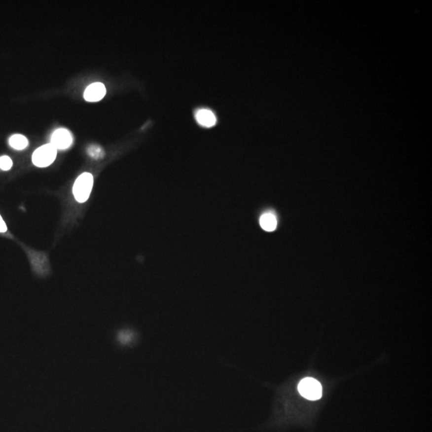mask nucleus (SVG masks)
<instances>
[{
  "instance_id": "nucleus-1",
  "label": "nucleus",
  "mask_w": 432,
  "mask_h": 432,
  "mask_svg": "<svg viewBox=\"0 0 432 432\" xmlns=\"http://www.w3.org/2000/svg\"><path fill=\"white\" fill-rule=\"evenodd\" d=\"M94 177L91 173L84 172L78 176L73 186V195L78 203H85L89 199L93 187Z\"/></svg>"
},
{
  "instance_id": "nucleus-2",
  "label": "nucleus",
  "mask_w": 432,
  "mask_h": 432,
  "mask_svg": "<svg viewBox=\"0 0 432 432\" xmlns=\"http://www.w3.org/2000/svg\"><path fill=\"white\" fill-rule=\"evenodd\" d=\"M57 150L51 144H45L35 150L32 155V162L36 167L46 168L55 161Z\"/></svg>"
},
{
  "instance_id": "nucleus-3",
  "label": "nucleus",
  "mask_w": 432,
  "mask_h": 432,
  "mask_svg": "<svg viewBox=\"0 0 432 432\" xmlns=\"http://www.w3.org/2000/svg\"><path fill=\"white\" fill-rule=\"evenodd\" d=\"M301 396L309 400H318L322 397V386L313 378H304L298 386Z\"/></svg>"
},
{
  "instance_id": "nucleus-4",
  "label": "nucleus",
  "mask_w": 432,
  "mask_h": 432,
  "mask_svg": "<svg viewBox=\"0 0 432 432\" xmlns=\"http://www.w3.org/2000/svg\"><path fill=\"white\" fill-rule=\"evenodd\" d=\"M73 143V137L69 131L60 128L54 132L51 136V144L56 150H65L70 147Z\"/></svg>"
},
{
  "instance_id": "nucleus-5",
  "label": "nucleus",
  "mask_w": 432,
  "mask_h": 432,
  "mask_svg": "<svg viewBox=\"0 0 432 432\" xmlns=\"http://www.w3.org/2000/svg\"><path fill=\"white\" fill-rule=\"evenodd\" d=\"M106 87L104 83H92L85 90L84 99L88 102H98L106 96Z\"/></svg>"
},
{
  "instance_id": "nucleus-6",
  "label": "nucleus",
  "mask_w": 432,
  "mask_h": 432,
  "mask_svg": "<svg viewBox=\"0 0 432 432\" xmlns=\"http://www.w3.org/2000/svg\"><path fill=\"white\" fill-rule=\"evenodd\" d=\"M195 119L199 125L204 127H212L216 125L217 119L212 110L208 109H201L195 114Z\"/></svg>"
},
{
  "instance_id": "nucleus-7",
  "label": "nucleus",
  "mask_w": 432,
  "mask_h": 432,
  "mask_svg": "<svg viewBox=\"0 0 432 432\" xmlns=\"http://www.w3.org/2000/svg\"><path fill=\"white\" fill-rule=\"evenodd\" d=\"M260 226L263 230L267 231H273L277 227V220L276 216L272 213H266L261 216Z\"/></svg>"
},
{
  "instance_id": "nucleus-8",
  "label": "nucleus",
  "mask_w": 432,
  "mask_h": 432,
  "mask_svg": "<svg viewBox=\"0 0 432 432\" xmlns=\"http://www.w3.org/2000/svg\"><path fill=\"white\" fill-rule=\"evenodd\" d=\"M9 144L15 150H24L28 146V140L22 135H14L9 140Z\"/></svg>"
},
{
  "instance_id": "nucleus-9",
  "label": "nucleus",
  "mask_w": 432,
  "mask_h": 432,
  "mask_svg": "<svg viewBox=\"0 0 432 432\" xmlns=\"http://www.w3.org/2000/svg\"><path fill=\"white\" fill-rule=\"evenodd\" d=\"M87 154L95 159H102L104 155V150L101 148V146L98 145H91L87 148Z\"/></svg>"
},
{
  "instance_id": "nucleus-10",
  "label": "nucleus",
  "mask_w": 432,
  "mask_h": 432,
  "mask_svg": "<svg viewBox=\"0 0 432 432\" xmlns=\"http://www.w3.org/2000/svg\"><path fill=\"white\" fill-rule=\"evenodd\" d=\"M12 160L11 158L6 155L0 157V169L3 171H8L12 167Z\"/></svg>"
},
{
  "instance_id": "nucleus-11",
  "label": "nucleus",
  "mask_w": 432,
  "mask_h": 432,
  "mask_svg": "<svg viewBox=\"0 0 432 432\" xmlns=\"http://www.w3.org/2000/svg\"><path fill=\"white\" fill-rule=\"evenodd\" d=\"M6 230H7V227H6V223L0 216V233H4Z\"/></svg>"
}]
</instances>
